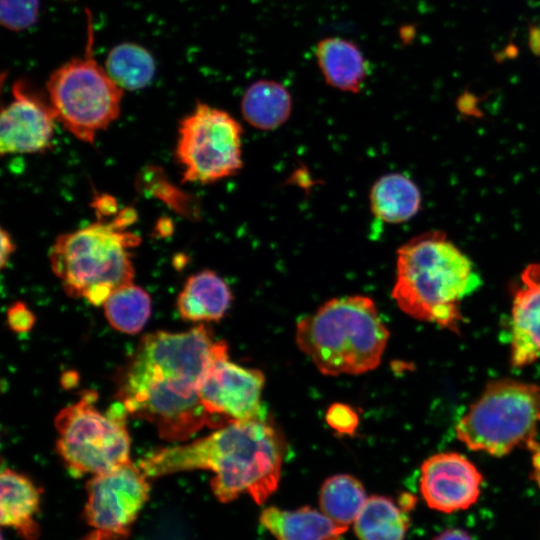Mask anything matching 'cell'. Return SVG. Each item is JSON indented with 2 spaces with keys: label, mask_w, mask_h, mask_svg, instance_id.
Listing matches in <instances>:
<instances>
[{
  "label": "cell",
  "mask_w": 540,
  "mask_h": 540,
  "mask_svg": "<svg viewBox=\"0 0 540 540\" xmlns=\"http://www.w3.org/2000/svg\"><path fill=\"white\" fill-rule=\"evenodd\" d=\"M90 34L85 54L49 76L47 92L56 120L77 139L93 144L118 118L123 89L92 57Z\"/></svg>",
  "instance_id": "ba28073f"
},
{
  "label": "cell",
  "mask_w": 540,
  "mask_h": 540,
  "mask_svg": "<svg viewBox=\"0 0 540 540\" xmlns=\"http://www.w3.org/2000/svg\"><path fill=\"white\" fill-rule=\"evenodd\" d=\"M96 392L86 391L55 418L56 450L76 476L100 474L130 462L127 411L118 402L100 411Z\"/></svg>",
  "instance_id": "52a82bcc"
},
{
  "label": "cell",
  "mask_w": 540,
  "mask_h": 540,
  "mask_svg": "<svg viewBox=\"0 0 540 540\" xmlns=\"http://www.w3.org/2000/svg\"><path fill=\"white\" fill-rule=\"evenodd\" d=\"M388 338L374 301L363 295L333 298L296 326L299 349L329 376L375 369Z\"/></svg>",
  "instance_id": "5b68a950"
},
{
  "label": "cell",
  "mask_w": 540,
  "mask_h": 540,
  "mask_svg": "<svg viewBox=\"0 0 540 540\" xmlns=\"http://www.w3.org/2000/svg\"><path fill=\"white\" fill-rule=\"evenodd\" d=\"M540 358V264L528 265L513 296L510 361L523 368Z\"/></svg>",
  "instance_id": "5bb4252c"
},
{
  "label": "cell",
  "mask_w": 540,
  "mask_h": 540,
  "mask_svg": "<svg viewBox=\"0 0 540 540\" xmlns=\"http://www.w3.org/2000/svg\"><path fill=\"white\" fill-rule=\"evenodd\" d=\"M483 476L457 452L427 458L420 469V493L427 506L442 513L466 510L479 499Z\"/></svg>",
  "instance_id": "7c38bea8"
},
{
  "label": "cell",
  "mask_w": 540,
  "mask_h": 540,
  "mask_svg": "<svg viewBox=\"0 0 540 540\" xmlns=\"http://www.w3.org/2000/svg\"><path fill=\"white\" fill-rule=\"evenodd\" d=\"M0 482L1 525L14 529L25 540H35L39 536V487L26 475L9 468L2 470Z\"/></svg>",
  "instance_id": "9a60e30c"
},
{
  "label": "cell",
  "mask_w": 540,
  "mask_h": 540,
  "mask_svg": "<svg viewBox=\"0 0 540 540\" xmlns=\"http://www.w3.org/2000/svg\"><path fill=\"white\" fill-rule=\"evenodd\" d=\"M264 383L260 370L229 361L227 345L222 341L199 388L212 427L264 419L261 405Z\"/></svg>",
  "instance_id": "8fae6325"
},
{
  "label": "cell",
  "mask_w": 540,
  "mask_h": 540,
  "mask_svg": "<svg viewBox=\"0 0 540 540\" xmlns=\"http://www.w3.org/2000/svg\"><path fill=\"white\" fill-rule=\"evenodd\" d=\"M136 184L139 191L160 199L183 217L194 219L198 216L197 201L192 195L169 182L160 167H145L138 175Z\"/></svg>",
  "instance_id": "d4e9b609"
},
{
  "label": "cell",
  "mask_w": 540,
  "mask_h": 540,
  "mask_svg": "<svg viewBox=\"0 0 540 540\" xmlns=\"http://www.w3.org/2000/svg\"><path fill=\"white\" fill-rule=\"evenodd\" d=\"M136 218V210L125 207L109 222L98 220L57 236L49 261L68 296L100 306L114 291L133 283L131 250L141 238L126 229Z\"/></svg>",
  "instance_id": "277c9868"
},
{
  "label": "cell",
  "mask_w": 540,
  "mask_h": 540,
  "mask_svg": "<svg viewBox=\"0 0 540 540\" xmlns=\"http://www.w3.org/2000/svg\"><path fill=\"white\" fill-rule=\"evenodd\" d=\"M103 307L105 317L114 329L136 334L149 320L152 302L143 288L131 283L114 291Z\"/></svg>",
  "instance_id": "cb8c5ba5"
},
{
  "label": "cell",
  "mask_w": 540,
  "mask_h": 540,
  "mask_svg": "<svg viewBox=\"0 0 540 540\" xmlns=\"http://www.w3.org/2000/svg\"><path fill=\"white\" fill-rule=\"evenodd\" d=\"M221 342L204 324L145 335L116 376L118 402L167 441H186L212 427L199 388Z\"/></svg>",
  "instance_id": "6da1fadb"
},
{
  "label": "cell",
  "mask_w": 540,
  "mask_h": 540,
  "mask_svg": "<svg viewBox=\"0 0 540 540\" xmlns=\"http://www.w3.org/2000/svg\"><path fill=\"white\" fill-rule=\"evenodd\" d=\"M54 111L49 103L23 81L12 87V100L1 111L0 152L40 153L53 138Z\"/></svg>",
  "instance_id": "4fadbf2b"
},
{
  "label": "cell",
  "mask_w": 540,
  "mask_h": 540,
  "mask_svg": "<svg viewBox=\"0 0 540 540\" xmlns=\"http://www.w3.org/2000/svg\"><path fill=\"white\" fill-rule=\"evenodd\" d=\"M0 243H1V254H0V264H1V268H3L10 256L12 255V253L15 251V244L13 243V240L10 236V234L4 230V229H1V232H0Z\"/></svg>",
  "instance_id": "f546056e"
},
{
  "label": "cell",
  "mask_w": 540,
  "mask_h": 540,
  "mask_svg": "<svg viewBox=\"0 0 540 540\" xmlns=\"http://www.w3.org/2000/svg\"><path fill=\"white\" fill-rule=\"evenodd\" d=\"M432 540H473L471 535L461 528H446Z\"/></svg>",
  "instance_id": "4dcf8cb0"
},
{
  "label": "cell",
  "mask_w": 540,
  "mask_h": 540,
  "mask_svg": "<svg viewBox=\"0 0 540 540\" xmlns=\"http://www.w3.org/2000/svg\"><path fill=\"white\" fill-rule=\"evenodd\" d=\"M232 293L217 273L199 271L186 280L176 306L180 316L188 321H218L231 305Z\"/></svg>",
  "instance_id": "e0dca14e"
},
{
  "label": "cell",
  "mask_w": 540,
  "mask_h": 540,
  "mask_svg": "<svg viewBox=\"0 0 540 540\" xmlns=\"http://www.w3.org/2000/svg\"><path fill=\"white\" fill-rule=\"evenodd\" d=\"M85 520L102 539L126 537L149 498L148 477L131 461L93 475L86 484Z\"/></svg>",
  "instance_id": "30bf717a"
},
{
  "label": "cell",
  "mask_w": 540,
  "mask_h": 540,
  "mask_svg": "<svg viewBox=\"0 0 540 540\" xmlns=\"http://www.w3.org/2000/svg\"><path fill=\"white\" fill-rule=\"evenodd\" d=\"M292 110L289 91L274 80H258L252 83L241 99L244 119L254 128L273 130L283 125Z\"/></svg>",
  "instance_id": "ffe728a7"
},
{
  "label": "cell",
  "mask_w": 540,
  "mask_h": 540,
  "mask_svg": "<svg viewBox=\"0 0 540 540\" xmlns=\"http://www.w3.org/2000/svg\"><path fill=\"white\" fill-rule=\"evenodd\" d=\"M528 44L531 51L540 56V26L531 25L528 33Z\"/></svg>",
  "instance_id": "d6a6232c"
},
{
  "label": "cell",
  "mask_w": 540,
  "mask_h": 540,
  "mask_svg": "<svg viewBox=\"0 0 540 540\" xmlns=\"http://www.w3.org/2000/svg\"><path fill=\"white\" fill-rule=\"evenodd\" d=\"M409 519L391 498L374 495L367 498L354 521L359 540H403Z\"/></svg>",
  "instance_id": "44dd1931"
},
{
  "label": "cell",
  "mask_w": 540,
  "mask_h": 540,
  "mask_svg": "<svg viewBox=\"0 0 540 540\" xmlns=\"http://www.w3.org/2000/svg\"><path fill=\"white\" fill-rule=\"evenodd\" d=\"M242 136L228 112L198 103L178 127L175 158L182 182L209 184L237 174L243 166Z\"/></svg>",
  "instance_id": "9c48e42d"
},
{
  "label": "cell",
  "mask_w": 540,
  "mask_h": 540,
  "mask_svg": "<svg viewBox=\"0 0 540 540\" xmlns=\"http://www.w3.org/2000/svg\"><path fill=\"white\" fill-rule=\"evenodd\" d=\"M260 522L277 540H338L348 528L310 507H268L262 511Z\"/></svg>",
  "instance_id": "ac0fdd59"
},
{
  "label": "cell",
  "mask_w": 540,
  "mask_h": 540,
  "mask_svg": "<svg viewBox=\"0 0 540 540\" xmlns=\"http://www.w3.org/2000/svg\"><path fill=\"white\" fill-rule=\"evenodd\" d=\"M530 452L532 454V470L530 473V478L536 483V485L540 489V444H535L530 450Z\"/></svg>",
  "instance_id": "1f68e13d"
},
{
  "label": "cell",
  "mask_w": 540,
  "mask_h": 540,
  "mask_svg": "<svg viewBox=\"0 0 540 540\" xmlns=\"http://www.w3.org/2000/svg\"><path fill=\"white\" fill-rule=\"evenodd\" d=\"M92 207L95 209L99 220L103 216L108 217L114 215L117 211L116 200L108 194L96 196L92 203Z\"/></svg>",
  "instance_id": "f1b7e54d"
},
{
  "label": "cell",
  "mask_w": 540,
  "mask_h": 540,
  "mask_svg": "<svg viewBox=\"0 0 540 540\" xmlns=\"http://www.w3.org/2000/svg\"><path fill=\"white\" fill-rule=\"evenodd\" d=\"M316 60L326 83L338 90L357 93L368 76V62L359 47L340 37L318 42Z\"/></svg>",
  "instance_id": "2e32d148"
},
{
  "label": "cell",
  "mask_w": 540,
  "mask_h": 540,
  "mask_svg": "<svg viewBox=\"0 0 540 540\" xmlns=\"http://www.w3.org/2000/svg\"><path fill=\"white\" fill-rule=\"evenodd\" d=\"M105 69L122 89L137 90L146 87L153 79L155 62L142 46L122 43L109 52Z\"/></svg>",
  "instance_id": "603a6c76"
},
{
  "label": "cell",
  "mask_w": 540,
  "mask_h": 540,
  "mask_svg": "<svg viewBox=\"0 0 540 540\" xmlns=\"http://www.w3.org/2000/svg\"><path fill=\"white\" fill-rule=\"evenodd\" d=\"M480 285L472 261L439 231L416 236L397 251L392 297L416 320L459 333L461 303Z\"/></svg>",
  "instance_id": "3957f363"
},
{
  "label": "cell",
  "mask_w": 540,
  "mask_h": 540,
  "mask_svg": "<svg viewBox=\"0 0 540 540\" xmlns=\"http://www.w3.org/2000/svg\"><path fill=\"white\" fill-rule=\"evenodd\" d=\"M326 422L336 432L351 435L359 424V417L352 407L334 403L327 409Z\"/></svg>",
  "instance_id": "4316f807"
},
{
  "label": "cell",
  "mask_w": 540,
  "mask_h": 540,
  "mask_svg": "<svg viewBox=\"0 0 540 540\" xmlns=\"http://www.w3.org/2000/svg\"><path fill=\"white\" fill-rule=\"evenodd\" d=\"M371 211L385 223H402L416 215L421 195L415 183L403 174L380 177L369 194Z\"/></svg>",
  "instance_id": "d6986e66"
},
{
  "label": "cell",
  "mask_w": 540,
  "mask_h": 540,
  "mask_svg": "<svg viewBox=\"0 0 540 540\" xmlns=\"http://www.w3.org/2000/svg\"><path fill=\"white\" fill-rule=\"evenodd\" d=\"M172 231H173V225H172L171 220L168 218L160 219L156 225V232H158L160 236H167Z\"/></svg>",
  "instance_id": "836d02e7"
},
{
  "label": "cell",
  "mask_w": 540,
  "mask_h": 540,
  "mask_svg": "<svg viewBox=\"0 0 540 540\" xmlns=\"http://www.w3.org/2000/svg\"><path fill=\"white\" fill-rule=\"evenodd\" d=\"M363 485L355 477L338 474L322 485L319 496L321 511L335 523L348 527L366 502Z\"/></svg>",
  "instance_id": "7402d4cb"
},
{
  "label": "cell",
  "mask_w": 540,
  "mask_h": 540,
  "mask_svg": "<svg viewBox=\"0 0 540 540\" xmlns=\"http://www.w3.org/2000/svg\"><path fill=\"white\" fill-rule=\"evenodd\" d=\"M39 0H1V23L10 30L20 31L35 23Z\"/></svg>",
  "instance_id": "484cf974"
},
{
  "label": "cell",
  "mask_w": 540,
  "mask_h": 540,
  "mask_svg": "<svg viewBox=\"0 0 540 540\" xmlns=\"http://www.w3.org/2000/svg\"><path fill=\"white\" fill-rule=\"evenodd\" d=\"M285 454L280 433L264 419L233 422L198 440L161 448L139 467L148 478L210 470L214 496L222 503L243 493L264 503L277 489Z\"/></svg>",
  "instance_id": "7a4b0ae2"
},
{
  "label": "cell",
  "mask_w": 540,
  "mask_h": 540,
  "mask_svg": "<svg viewBox=\"0 0 540 540\" xmlns=\"http://www.w3.org/2000/svg\"><path fill=\"white\" fill-rule=\"evenodd\" d=\"M7 322L13 331L26 332L33 327L35 316L26 304L18 301L8 308Z\"/></svg>",
  "instance_id": "83f0119b"
},
{
  "label": "cell",
  "mask_w": 540,
  "mask_h": 540,
  "mask_svg": "<svg viewBox=\"0 0 540 540\" xmlns=\"http://www.w3.org/2000/svg\"><path fill=\"white\" fill-rule=\"evenodd\" d=\"M540 386L510 378L489 382L455 426L468 449L495 457L537 444Z\"/></svg>",
  "instance_id": "8992f818"
}]
</instances>
